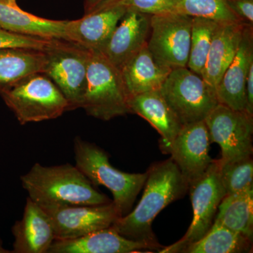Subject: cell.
I'll use <instances>...</instances> for the list:
<instances>
[{
  "instance_id": "obj_9",
  "label": "cell",
  "mask_w": 253,
  "mask_h": 253,
  "mask_svg": "<svg viewBox=\"0 0 253 253\" xmlns=\"http://www.w3.org/2000/svg\"><path fill=\"white\" fill-rule=\"evenodd\" d=\"M192 18L180 13L151 16L147 47L159 64L172 70L187 67Z\"/></svg>"
},
{
  "instance_id": "obj_19",
  "label": "cell",
  "mask_w": 253,
  "mask_h": 253,
  "mask_svg": "<svg viewBox=\"0 0 253 253\" xmlns=\"http://www.w3.org/2000/svg\"><path fill=\"white\" fill-rule=\"evenodd\" d=\"M247 23H219L201 76L215 89L235 57Z\"/></svg>"
},
{
  "instance_id": "obj_3",
  "label": "cell",
  "mask_w": 253,
  "mask_h": 253,
  "mask_svg": "<svg viewBox=\"0 0 253 253\" xmlns=\"http://www.w3.org/2000/svg\"><path fill=\"white\" fill-rule=\"evenodd\" d=\"M73 151L76 167L93 185L104 186L112 193L113 203L121 217L130 212L144 187L147 172L127 173L116 169L104 149L78 136L73 141Z\"/></svg>"
},
{
  "instance_id": "obj_13",
  "label": "cell",
  "mask_w": 253,
  "mask_h": 253,
  "mask_svg": "<svg viewBox=\"0 0 253 253\" xmlns=\"http://www.w3.org/2000/svg\"><path fill=\"white\" fill-rule=\"evenodd\" d=\"M151 16L135 10L126 9L107 42L100 50L120 71L147 44L151 31Z\"/></svg>"
},
{
  "instance_id": "obj_11",
  "label": "cell",
  "mask_w": 253,
  "mask_h": 253,
  "mask_svg": "<svg viewBox=\"0 0 253 253\" xmlns=\"http://www.w3.org/2000/svg\"><path fill=\"white\" fill-rule=\"evenodd\" d=\"M41 207L51 219L56 240L76 239L111 227L121 217L113 201L109 204L96 206Z\"/></svg>"
},
{
  "instance_id": "obj_6",
  "label": "cell",
  "mask_w": 253,
  "mask_h": 253,
  "mask_svg": "<svg viewBox=\"0 0 253 253\" xmlns=\"http://www.w3.org/2000/svg\"><path fill=\"white\" fill-rule=\"evenodd\" d=\"M43 51L45 56L43 73L64 95L68 111L82 109L90 50L73 42L52 39Z\"/></svg>"
},
{
  "instance_id": "obj_30",
  "label": "cell",
  "mask_w": 253,
  "mask_h": 253,
  "mask_svg": "<svg viewBox=\"0 0 253 253\" xmlns=\"http://www.w3.org/2000/svg\"><path fill=\"white\" fill-rule=\"evenodd\" d=\"M228 7L242 21L253 26V0H224Z\"/></svg>"
},
{
  "instance_id": "obj_26",
  "label": "cell",
  "mask_w": 253,
  "mask_h": 253,
  "mask_svg": "<svg viewBox=\"0 0 253 253\" xmlns=\"http://www.w3.org/2000/svg\"><path fill=\"white\" fill-rule=\"evenodd\" d=\"M218 161L220 179L226 195L241 192L253 187L252 156L226 162Z\"/></svg>"
},
{
  "instance_id": "obj_23",
  "label": "cell",
  "mask_w": 253,
  "mask_h": 253,
  "mask_svg": "<svg viewBox=\"0 0 253 253\" xmlns=\"http://www.w3.org/2000/svg\"><path fill=\"white\" fill-rule=\"evenodd\" d=\"M214 222L253 240V188L226 195L218 207Z\"/></svg>"
},
{
  "instance_id": "obj_2",
  "label": "cell",
  "mask_w": 253,
  "mask_h": 253,
  "mask_svg": "<svg viewBox=\"0 0 253 253\" xmlns=\"http://www.w3.org/2000/svg\"><path fill=\"white\" fill-rule=\"evenodd\" d=\"M21 181L28 198L41 206H96L112 201L70 163L44 166L37 163Z\"/></svg>"
},
{
  "instance_id": "obj_24",
  "label": "cell",
  "mask_w": 253,
  "mask_h": 253,
  "mask_svg": "<svg viewBox=\"0 0 253 253\" xmlns=\"http://www.w3.org/2000/svg\"><path fill=\"white\" fill-rule=\"evenodd\" d=\"M253 240L213 222L207 234L181 250L183 253H251Z\"/></svg>"
},
{
  "instance_id": "obj_10",
  "label": "cell",
  "mask_w": 253,
  "mask_h": 253,
  "mask_svg": "<svg viewBox=\"0 0 253 253\" xmlns=\"http://www.w3.org/2000/svg\"><path fill=\"white\" fill-rule=\"evenodd\" d=\"M211 143L221 148V162L253 155V116L218 104L205 118Z\"/></svg>"
},
{
  "instance_id": "obj_34",
  "label": "cell",
  "mask_w": 253,
  "mask_h": 253,
  "mask_svg": "<svg viewBox=\"0 0 253 253\" xmlns=\"http://www.w3.org/2000/svg\"><path fill=\"white\" fill-rule=\"evenodd\" d=\"M0 253H11L10 251H6V250L3 249L2 245H1V241L0 240Z\"/></svg>"
},
{
  "instance_id": "obj_32",
  "label": "cell",
  "mask_w": 253,
  "mask_h": 253,
  "mask_svg": "<svg viewBox=\"0 0 253 253\" xmlns=\"http://www.w3.org/2000/svg\"><path fill=\"white\" fill-rule=\"evenodd\" d=\"M246 112L253 116V63L250 67L246 81Z\"/></svg>"
},
{
  "instance_id": "obj_33",
  "label": "cell",
  "mask_w": 253,
  "mask_h": 253,
  "mask_svg": "<svg viewBox=\"0 0 253 253\" xmlns=\"http://www.w3.org/2000/svg\"><path fill=\"white\" fill-rule=\"evenodd\" d=\"M0 1L4 3V4L12 5V6H16L17 5L16 0H0Z\"/></svg>"
},
{
  "instance_id": "obj_15",
  "label": "cell",
  "mask_w": 253,
  "mask_h": 253,
  "mask_svg": "<svg viewBox=\"0 0 253 253\" xmlns=\"http://www.w3.org/2000/svg\"><path fill=\"white\" fill-rule=\"evenodd\" d=\"M253 63V26L246 25L235 57L215 88L219 104L235 111H246V81Z\"/></svg>"
},
{
  "instance_id": "obj_17",
  "label": "cell",
  "mask_w": 253,
  "mask_h": 253,
  "mask_svg": "<svg viewBox=\"0 0 253 253\" xmlns=\"http://www.w3.org/2000/svg\"><path fill=\"white\" fill-rule=\"evenodd\" d=\"M14 253H48L55 240L52 223L45 211L28 198L22 219L12 226Z\"/></svg>"
},
{
  "instance_id": "obj_27",
  "label": "cell",
  "mask_w": 253,
  "mask_h": 253,
  "mask_svg": "<svg viewBox=\"0 0 253 253\" xmlns=\"http://www.w3.org/2000/svg\"><path fill=\"white\" fill-rule=\"evenodd\" d=\"M178 1L180 14L191 17L208 18L219 23H243L228 7L224 0Z\"/></svg>"
},
{
  "instance_id": "obj_16",
  "label": "cell",
  "mask_w": 253,
  "mask_h": 253,
  "mask_svg": "<svg viewBox=\"0 0 253 253\" xmlns=\"http://www.w3.org/2000/svg\"><path fill=\"white\" fill-rule=\"evenodd\" d=\"M126 11V6L118 3L84 14L80 19L67 21L65 40L90 51H100L107 42Z\"/></svg>"
},
{
  "instance_id": "obj_4",
  "label": "cell",
  "mask_w": 253,
  "mask_h": 253,
  "mask_svg": "<svg viewBox=\"0 0 253 253\" xmlns=\"http://www.w3.org/2000/svg\"><path fill=\"white\" fill-rule=\"evenodd\" d=\"M0 95L21 125L56 119L68 111L67 99L44 73L28 76Z\"/></svg>"
},
{
  "instance_id": "obj_7",
  "label": "cell",
  "mask_w": 253,
  "mask_h": 253,
  "mask_svg": "<svg viewBox=\"0 0 253 253\" xmlns=\"http://www.w3.org/2000/svg\"><path fill=\"white\" fill-rule=\"evenodd\" d=\"M159 91L183 126L204 121L219 104L215 89L187 67L172 69Z\"/></svg>"
},
{
  "instance_id": "obj_22",
  "label": "cell",
  "mask_w": 253,
  "mask_h": 253,
  "mask_svg": "<svg viewBox=\"0 0 253 253\" xmlns=\"http://www.w3.org/2000/svg\"><path fill=\"white\" fill-rule=\"evenodd\" d=\"M44 51L28 48L0 49V92L35 73H43Z\"/></svg>"
},
{
  "instance_id": "obj_21",
  "label": "cell",
  "mask_w": 253,
  "mask_h": 253,
  "mask_svg": "<svg viewBox=\"0 0 253 253\" xmlns=\"http://www.w3.org/2000/svg\"><path fill=\"white\" fill-rule=\"evenodd\" d=\"M66 21L38 17L23 11L18 5L12 6L0 1V29L15 34L65 40Z\"/></svg>"
},
{
  "instance_id": "obj_14",
  "label": "cell",
  "mask_w": 253,
  "mask_h": 253,
  "mask_svg": "<svg viewBox=\"0 0 253 253\" xmlns=\"http://www.w3.org/2000/svg\"><path fill=\"white\" fill-rule=\"evenodd\" d=\"M164 246L127 239L112 227L94 231L87 235L68 240H55L48 253H131L158 251Z\"/></svg>"
},
{
  "instance_id": "obj_12",
  "label": "cell",
  "mask_w": 253,
  "mask_h": 253,
  "mask_svg": "<svg viewBox=\"0 0 253 253\" xmlns=\"http://www.w3.org/2000/svg\"><path fill=\"white\" fill-rule=\"evenodd\" d=\"M209 133L204 121L184 125L166 151L189 184L199 179L213 160Z\"/></svg>"
},
{
  "instance_id": "obj_20",
  "label": "cell",
  "mask_w": 253,
  "mask_h": 253,
  "mask_svg": "<svg viewBox=\"0 0 253 253\" xmlns=\"http://www.w3.org/2000/svg\"><path fill=\"white\" fill-rule=\"evenodd\" d=\"M172 69L159 64L147 44L121 70L128 99L136 95L159 90Z\"/></svg>"
},
{
  "instance_id": "obj_25",
  "label": "cell",
  "mask_w": 253,
  "mask_h": 253,
  "mask_svg": "<svg viewBox=\"0 0 253 253\" xmlns=\"http://www.w3.org/2000/svg\"><path fill=\"white\" fill-rule=\"evenodd\" d=\"M219 23L204 17H193L187 68L201 76Z\"/></svg>"
},
{
  "instance_id": "obj_18",
  "label": "cell",
  "mask_w": 253,
  "mask_h": 253,
  "mask_svg": "<svg viewBox=\"0 0 253 253\" xmlns=\"http://www.w3.org/2000/svg\"><path fill=\"white\" fill-rule=\"evenodd\" d=\"M130 113L147 121L162 137L161 149L166 152L182 128L179 120L173 112L159 90L136 95L128 99Z\"/></svg>"
},
{
  "instance_id": "obj_29",
  "label": "cell",
  "mask_w": 253,
  "mask_h": 253,
  "mask_svg": "<svg viewBox=\"0 0 253 253\" xmlns=\"http://www.w3.org/2000/svg\"><path fill=\"white\" fill-rule=\"evenodd\" d=\"M50 40L15 34L0 29V49L4 48H28L44 49Z\"/></svg>"
},
{
  "instance_id": "obj_8",
  "label": "cell",
  "mask_w": 253,
  "mask_h": 253,
  "mask_svg": "<svg viewBox=\"0 0 253 253\" xmlns=\"http://www.w3.org/2000/svg\"><path fill=\"white\" fill-rule=\"evenodd\" d=\"M189 191L194 212L191 225L179 241L158 253H180L188 245L202 239L211 229L218 207L226 195L220 179L218 160H213L206 172L189 184Z\"/></svg>"
},
{
  "instance_id": "obj_5",
  "label": "cell",
  "mask_w": 253,
  "mask_h": 253,
  "mask_svg": "<svg viewBox=\"0 0 253 253\" xmlns=\"http://www.w3.org/2000/svg\"><path fill=\"white\" fill-rule=\"evenodd\" d=\"M121 71L99 51H91L82 109L87 115L109 121L130 113Z\"/></svg>"
},
{
  "instance_id": "obj_1",
  "label": "cell",
  "mask_w": 253,
  "mask_h": 253,
  "mask_svg": "<svg viewBox=\"0 0 253 253\" xmlns=\"http://www.w3.org/2000/svg\"><path fill=\"white\" fill-rule=\"evenodd\" d=\"M146 172L144 194L137 206L111 227L127 239L159 244L151 224L168 205L184 197L189 183L171 157L154 163Z\"/></svg>"
},
{
  "instance_id": "obj_31",
  "label": "cell",
  "mask_w": 253,
  "mask_h": 253,
  "mask_svg": "<svg viewBox=\"0 0 253 253\" xmlns=\"http://www.w3.org/2000/svg\"><path fill=\"white\" fill-rule=\"evenodd\" d=\"M121 1V0H85L84 14H90L108 6L118 4Z\"/></svg>"
},
{
  "instance_id": "obj_28",
  "label": "cell",
  "mask_w": 253,
  "mask_h": 253,
  "mask_svg": "<svg viewBox=\"0 0 253 253\" xmlns=\"http://www.w3.org/2000/svg\"><path fill=\"white\" fill-rule=\"evenodd\" d=\"M120 4L126 9L151 15L179 13L178 0H121Z\"/></svg>"
}]
</instances>
